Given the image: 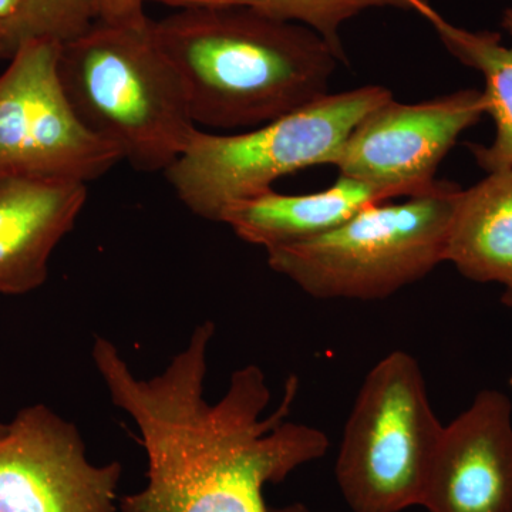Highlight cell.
<instances>
[{
	"instance_id": "cell-1",
	"label": "cell",
	"mask_w": 512,
	"mask_h": 512,
	"mask_svg": "<svg viewBox=\"0 0 512 512\" xmlns=\"http://www.w3.org/2000/svg\"><path fill=\"white\" fill-rule=\"evenodd\" d=\"M198 128H256L328 94L340 62L315 30L242 6L151 19Z\"/></svg>"
},
{
	"instance_id": "cell-2",
	"label": "cell",
	"mask_w": 512,
	"mask_h": 512,
	"mask_svg": "<svg viewBox=\"0 0 512 512\" xmlns=\"http://www.w3.org/2000/svg\"><path fill=\"white\" fill-rule=\"evenodd\" d=\"M64 92L92 133L134 170L165 171L184 153L198 127L177 70L151 28L96 20L63 43Z\"/></svg>"
},
{
	"instance_id": "cell-3",
	"label": "cell",
	"mask_w": 512,
	"mask_h": 512,
	"mask_svg": "<svg viewBox=\"0 0 512 512\" xmlns=\"http://www.w3.org/2000/svg\"><path fill=\"white\" fill-rule=\"evenodd\" d=\"M392 99L386 87L365 86L325 94L242 133L198 128L165 178L192 214L220 222L231 205L272 191L279 178L329 165L360 120Z\"/></svg>"
},
{
	"instance_id": "cell-4",
	"label": "cell",
	"mask_w": 512,
	"mask_h": 512,
	"mask_svg": "<svg viewBox=\"0 0 512 512\" xmlns=\"http://www.w3.org/2000/svg\"><path fill=\"white\" fill-rule=\"evenodd\" d=\"M460 191L440 181L426 194L370 205L326 234L269 249L268 265L316 299L389 298L444 262Z\"/></svg>"
},
{
	"instance_id": "cell-5",
	"label": "cell",
	"mask_w": 512,
	"mask_h": 512,
	"mask_svg": "<svg viewBox=\"0 0 512 512\" xmlns=\"http://www.w3.org/2000/svg\"><path fill=\"white\" fill-rule=\"evenodd\" d=\"M443 429L417 360L396 350L377 362L357 394L336 460L350 510L421 505Z\"/></svg>"
},
{
	"instance_id": "cell-6",
	"label": "cell",
	"mask_w": 512,
	"mask_h": 512,
	"mask_svg": "<svg viewBox=\"0 0 512 512\" xmlns=\"http://www.w3.org/2000/svg\"><path fill=\"white\" fill-rule=\"evenodd\" d=\"M60 49L56 40H28L0 74V178L87 185L121 161L86 127L64 92Z\"/></svg>"
},
{
	"instance_id": "cell-7",
	"label": "cell",
	"mask_w": 512,
	"mask_h": 512,
	"mask_svg": "<svg viewBox=\"0 0 512 512\" xmlns=\"http://www.w3.org/2000/svg\"><path fill=\"white\" fill-rule=\"evenodd\" d=\"M485 114L484 94L477 89L416 104L392 99L360 120L329 165L400 198L426 194L439 187L437 168L458 137Z\"/></svg>"
},
{
	"instance_id": "cell-8",
	"label": "cell",
	"mask_w": 512,
	"mask_h": 512,
	"mask_svg": "<svg viewBox=\"0 0 512 512\" xmlns=\"http://www.w3.org/2000/svg\"><path fill=\"white\" fill-rule=\"evenodd\" d=\"M121 473L89 461L77 427L35 404L0 436V512H117Z\"/></svg>"
},
{
	"instance_id": "cell-9",
	"label": "cell",
	"mask_w": 512,
	"mask_h": 512,
	"mask_svg": "<svg viewBox=\"0 0 512 512\" xmlns=\"http://www.w3.org/2000/svg\"><path fill=\"white\" fill-rule=\"evenodd\" d=\"M421 505L427 512H512V404L485 389L444 426Z\"/></svg>"
},
{
	"instance_id": "cell-10",
	"label": "cell",
	"mask_w": 512,
	"mask_h": 512,
	"mask_svg": "<svg viewBox=\"0 0 512 512\" xmlns=\"http://www.w3.org/2000/svg\"><path fill=\"white\" fill-rule=\"evenodd\" d=\"M73 181L0 178V293L25 295L45 284L49 261L87 201Z\"/></svg>"
},
{
	"instance_id": "cell-11",
	"label": "cell",
	"mask_w": 512,
	"mask_h": 512,
	"mask_svg": "<svg viewBox=\"0 0 512 512\" xmlns=\"http://www.w3.org/2000/svg\"><path fill=\"white\" fill-rule=\"evenodd\" d=\"M400 198L396 192L339 175L336 183L313 194L286 195L274 190L238 202L222 212L237 237L266 251L308 241L345 224L360 211Z\"/></svg>"
},
{
	"instance_id": "cell-12",
	"label": "cell",
	"mask_w": 512,
	"mask_h": 512,
	"mask_svg": "<svg viewBox=\"0 0 512 512\" xmlns=\"http://www.w3.org/2000/svg\"><path fill=\"white\" fill-rule=\"evenodd\" d=\"M444 262L471 281L512 285V168L460 191Z\"/></svg>"
},
{
	"instance_id": "cell-13",
	"label": "cell",
	"mask_w": 512,
	"mask_h": 512,
	"mask_svg": "<svg viewBox=\"0 0 512 512\" xmlns=\"http://www.w3.org/2000/svg\"><path fill=\"white\" fill-rule=\"evenodd\" d=\"M412 12L429 22L440 42L454 59L483 74L487 114L494 120L495 137L490 146L468 144V150L487 173L512 168V45L490 30H468L448 22L429 0H410ZM501 26L512 37V6L503 13Z\"/></svg>"
},
{
	"instance_id": "cell-14",
	"label": "cell",
	"mask_w": 512,
	"mask_h": 512,
	"mask_svg": "<svg viewBox=\"0 0 512 512\" xmlns=\"http://www.w3.org/2000/svg\"><path fill=\"white\" fill-rule=\"evenodd\" d=\"M168 8L191 6H242L271 18L299 23L315 30L328 42L340 62H346L340 29L348 20L369 9L412 10L410 0H151Z\"/></svg>"
},
{
	"instance_id": "cell-15",
	"label": "cell",
	"mask_w": 512,
	"mask_h": 512,
	"mask_svg": "<svg viewBox=\"0 0 512 512\" xmlns=\"http://www.w3.org/2000/svg\"><path fill=\"white\" fill-rule=\"evenodd\" d=\"M97 20L96 0H25L19 15L0 32V59H10L32 39L70 42Z\"/></svg>"
},
{
	"instance_id": "cell-16",
	"label": "cell",
	"mask_w": 512,
	"mask_h": 512,
	"mask_svg": "<svg viewBox=\"0 0 512 512\" xmlns=\"http://www.w3.org/2000/svg\"><path fill=\"white\" fill-rule=\"evenodd\" d=\"M146 0H96L97 20L109 25H138L146 22Z\"/></svg>"
},
{
	"instance_id": "cell-17",
	"label": "cell",
	"mask_w": 512,
	"mask_h": 512,
	"mask_svg": "<svg viewBox=\"0 0 512 512\" xmlns=\"http://www.w3.org/2000/svg\"><path fill=\"white\" fill-rule=\"evenodd\" d=\"M25 0H0V32L19 15Z\"/></svg>"
},
{
	"instance_id": "cell-18",
	"label": "cell",
	"mask_w": 512,
	"mask_h": 512,
	"mask_svg": "<svg viewBox=\"0 0 512 512\" xmlns=\"http://www.w3.org/2000/svg\"><path fill=\"white\" fill-rule=\"evenodd\" d=\"M271 512H316L309 510V508H306L305 505L302 504H293L289 505V507L282 508V510H275Z\"/></svg>"
},
{
	"instance_id": "cell-19",
	"label": "cell",
	"mask_w": 512,
	"mask_h": 512,
	"mask_svg": "<svg viewBox=\"0 0 512 512\" xmlns=\"http://www.w3.org/2000/svg\"><path fill=\"white\" fill-rule=\"evenodd\" d=\"M501 302H503L504 305L507 306V308L512 309V285L507 286V288H505L503 298H501Z\"/></svg>"
},
{
	"instance_id": "cell-20",
	"label": "cell",
	"mask_w": 512,
	"mask_h": 512,
	"mask_svg": "<svg viewBox=\"0 0 512 512\" xmlns=\"http://www.w3.org/2000/svg\"><path fill=\"white\" fill-rule=\"evenodd\" d=\"M6 427H8V424L0 423V436H2L3 433H5Z\"/></svg>"
},
{
	"instance_id": "cell-21",
	"label": "cell",
	"mask_w": 512,
	"mask_h": 512,
	"mask_svg": "<svg viewBox=\"0 0 512 512\" xmlns=\"http://www.w3.org/2000/svg\"><path fill=\"white\" fill-rule=\"evenodd\" d=\"M510 384L512 386V373H511V377H510Z\"/></svg>"
}]
</instances>
